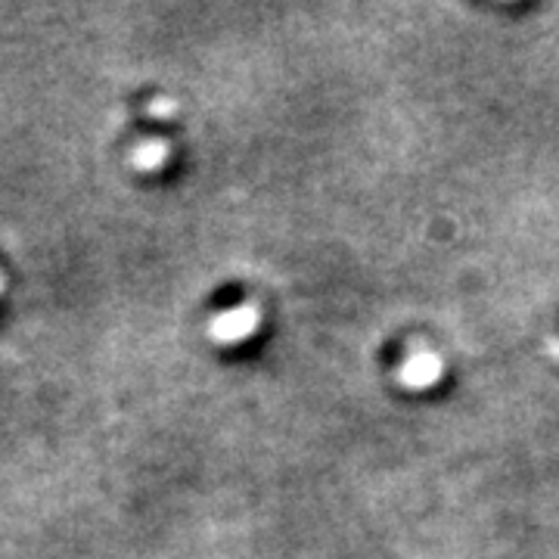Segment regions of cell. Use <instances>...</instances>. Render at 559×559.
<instances>
[{"mask_svg": "<svg viewBox=\"0 0 559 559\" xmlns=\"http://www.w3.org/2000/svg\"><path fill=\"white\" fill-rule=\"evenodd\" d=\"M255 330V311L252 308H237V311H227L212 323V336L218 342H237L246 340L249 333Z\"/></svg>", "mask_w": 559, "mask_h": 559, "instance_id": "obj_1", "label": "cell"}, {"mask_svg": "<svg viewBox=\"0 0 559 559\" xmlns=\"http://www.w3.org/2000/svg\"><path fill=\"white\" fill-rule=\"evenodd\" d=\"M168 156V150H165V143H140L138 153H134V165L143 168V171H153V168H159L162 162Z\"/></svg>", "mask_w": 559, "mask_h": 559, "instance_id": "obj_2", "label": "cell"}, {"mask_svg": "<svg viewBox=\"0 0 559 559\" xmlns=\"http://www.w3.org/2000/svg\"><path fill=\"white\" fill-rule=\"evenodd\" d=\"M150 112H153V116H171V112H175V103H153Z\"/></svg>", "mask_w": 559, "mask_h": 559, "instance_id": "obj_3", "label": "cell"}, {"mask_svg": "<svg viewBox=\"0 0 559 559\" xmlns=\"http://www.w3.org/2000/svg\"><path fill=\"white\" fill-rule=\"evenodd\" d=\"M0 289H3V280H0Z\"/></svg>", "mask_w": 559, "mask_h": 559, "instance_id": "obj_4", "label": "cell"}]
</instances>
